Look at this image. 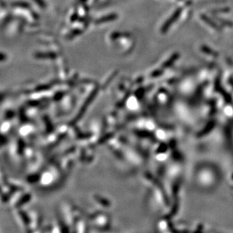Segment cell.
I'll list each match as a JSON object with an SVG mask.
<instances>
[{
	"label": "cell",
	"instance_id": "cell-4",
	"mask_svg": "<svg viewBox=\"0 0 233 233\" xmlns=\"http://www.w3.org/2000/svg\"><path fill=\"white\" fill-rule=\"evenodd\" d=\"M16 5L17 6H20V7H27L28 5L27 3H24V2H17V3H15Z\"/></svg>",
	"mask_w": 233,
	"mask_h": 233
},
{
	"label": "cell",
	"instance_id": "cell-2",
	"mask_svg": "<svg viewBox=\"0 0 233 233\" xmlns=\"http://www.w3.org/2000/svg\"><path fill=\"white\" fill-rule=\"evenodd\" d=\"M37 57H39V58H42V57H51V58H54L56 57V55L54 54L50 53V54H39L36 55Z\"/></svg>",
	"mask_w": 233,
	"mask_h": 233
},
{
	"label": "cell",
	"instance_id": "cell-3",
	"mask_svg": "<svg viewBox=\"0 0 233 233\" xmlns=\"http://www.w3.org/2000/svg\"><path fill=\"white\" fill-rule=\"evenodd\" d=\"M34 1L38 4V5H39L40 7H42V8L45 7V2H44L43 0H34Z\"/></svg>",
	"mask_w": 233,
	"mask_h": 233
},
{
	"label": "cell",
	"instance_id": "cell-1",
	"mask_svg": "<svg viewBox=\"0 0 233 233\" xmlns=\"http://www.w3.org/2000/svg\"><path fill=\"white\" fill-rule=\"evenodd\" d=\"M116 17H117L116 14H110V15L105 16V17H102V18L98 19V21H97V23H98V24H102V23L107 22V21H113V20H115Z\"/></svg>",
	"mask_w": 233,
	"mask_h": 233
}]
</instances>
